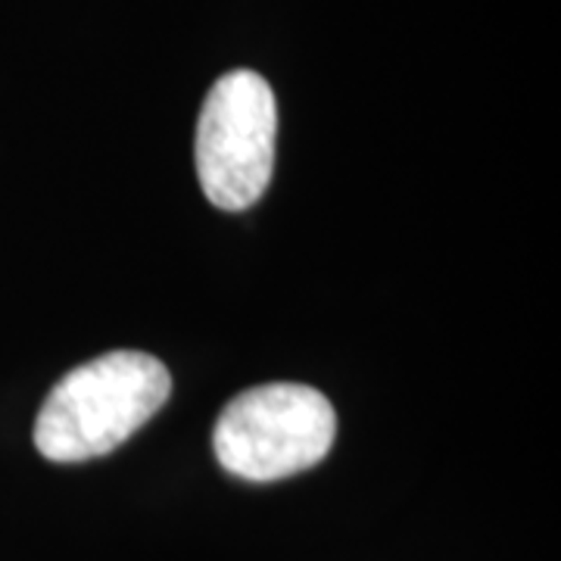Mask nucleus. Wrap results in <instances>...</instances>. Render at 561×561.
Instances as JSON below:
<instances>
[{
    "mask_svg": "<svg viewBox=\"0 0 561 561\" xmlns=\"http://www.w3.org/2000/svg\"><path fill=\"white\" fill-rule=\"evenodd\" d=\"M172 375L157 356L113 350L62 375L35 421L44 459L76 465L113 453L160 412Z\"/></svg>",
    "mask_w": 561,
    "mask_h": 561,
    "instance_id": "nucleus-1",
    "label": "nucleus"
},
{
    "mask_svg": "<svg viewBox=\"0 0 561 561\" xmlns=\"http://www.w3.org/2000/svg\"><path fill=\"white\" fill-rule=\"evenodd\" d=\"M337 434L328 397L306 383H262L225 405L213 431L219 465L243 481H280L316 468Z\"/></svg>",
    "mask_w": 561,
    "mask_h": 561,
    "instance_id": "nucleus-2",
    "label": "nucleus"
},
{
    "mask_svg": "<svg viewBox=\"0 0 561 561\" xmlns=\"http://www.w3.org/2000/svg\"><path fill=\"white\" fill-rule=\"evenodd\" d=\"M278 103L260 72H225L206 94L197 119V179L225 213L260 201L275 172Z\"/></svg>",
    "mask_w": 561,
    "mask_h": 561,
    "instance_id": "nucleus-3",
    "label": "nucleus"
}]
</instances>
